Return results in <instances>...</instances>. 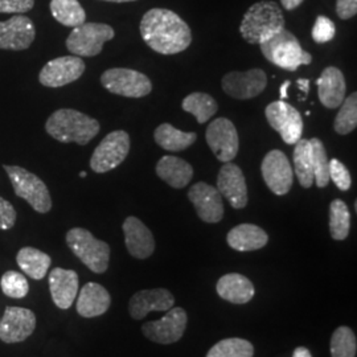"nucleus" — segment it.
Instances as JSON below:
<instances>
[{"label": "nucleus", "instance_id": "1", "mask_svg": "<svg viewBox=\"0 0 357 357\" xmlns=\"http://www.w3.org/2000/svg\"><path fill=\"white\" fill-rule=\"evenodd\" d=\"M139 31L144 43L160 54H176L191 45V28L178 13L166 8L144 13Z\"/></svg>", "mask_w": 357, "mask_h": 357}, {"label": "nucleus", "instance_id": "2", "mask_svg": "<svg viewBox=\"0 0 357 357\" xmlns=\"http://www.w3.org/2000/svg\"><path fill=\"white\" fill-rule=\"evenodd\" d=\"M100 122L73 109H60L48 118L45 130L53 139L61 143L88 144L98 132Z\"/></svg>", "mask_w": 357, "mask_h": 357}, {"label": "nucleus", "instance_id": "3", "mask_svg": "<svg viewBox=\"0 0 357 357\" xmlns=\"http://www.w3.org/2000/svg\"><path fill=\"white\" fill-rule=\"evenodd\" d=\"M284 28V16L278 3L262 0L243 15L240 32L249 44H262Z\"/></svg>", "mask_w": 357, "mask_h": 357}, {"label": "nucleus", "instance_id": "4", "mask_svg": "<svg viewBox=\"0 0 357 357\" xmlns=\"http://www.w3.org/2000/svg\"><path fill=\"white\" fill-rule=\"evenodd\" d=\"M259 47L268 61L284 70L295 72L299 66L312 63V56L303 51L298 38L286 28L259 44Z\"/></svg>", "mask_w": 357, "mask_h": 357}, {"label": "nucleus", "instance_id": "5", "mask_svg": "<svg viewBox=\"0 0 357 357\" xmlns=\"http://www.w3.org/2000/svg\"><path fill=\"white\" fill-rule=\"evenodd\" d=\"M66 243L77 258L96 274H102L109 268L110 246L96 238L89 230L73 228L66 233Z\"/></svg>", "mask_w": 357, "mask_h": 357}, {"label": "nucleus", "instance_id": "6", "mask_svg": "<svg viewBox=\"0 0 357 357\" xmlns=\"http://www.w3.org/2000/svg\"><path fill=\"white\" fill-rule=\"evenodd\" d=\"M3 168L8 174L17 197L24 199L38 213H48L51 211V193L41 178L23 167L3 166Z\"/></svg>", "mask_w": 357, "mask_h": 357}, {"label": "nucleus", "instance_id": "7", "mask_svg": "<svg viewBox=\"0 0 357 357\" xmlns=\"http://www.w3.org/2000/svg\"><path fill=\"white\" fill-rule=\"evenodd\" d=\"M114 36V29L107 24L84 23L73 28L66 38V48L73 56L94 57L102 52L103 44Z\"/></svg>", "mask_w": 357, "mask_h": 357}, {"label": "nucleus", "instance_id": "8", "mask_svg": "<svg viewBox=\"0 0 357 357\" xmlns=\"http://www.w3.org/2000/svg\"><path fill=\"white\" fill-rule=\"evenodd\" d=\"M101 84L110 93L128 98L146 97L153 90L149 77L128 68L107 69L101 76Z\"/></svg>", "mask_w": 357, "mask_h": 357}, {"label": "nucleus", "instance_id": "9", "mask_svg": "<svg viewBox=\"0 0 357 357\" xmlns=\"http://www.w3.org/2000/svg\"><path fill=\"white\" fill-rule=\"evenodd\" d=\"M130 153V137L123 130L107 134L97 146L90 159V168L96 174H105L114 169L128 158Z\"/></svg>", "mask_w": 357, "mask_h": 357}, {"label": "nucleus", "instance_id": "10", "mask_svg": "<svg viewBox=\"0 0 357 357\" xmlns=\"http://www.w3.org/2000/svg\"><path fill=\"white\" fill-rule=\"evenodd\" d=\"M187 323L188 317L185 310L181 307H172L162 319L144 323L142 326V332L153 343L172 344L183 337Z\"/></svg>", "mask_w": 357, "mask_h": 357}, {"label": "nucleus", "instance_id": "11", "mask_svg": "<svg viewBox=\"0 0 357 357\" xmlns=\"http://www.w3.org/2000/svg\"><path fill=\"white\" fill-rule=\"evenodd\" d=\"M206 143L217 159L222 163L231 162L240 147L238 132L228 118H217L206 128Z\"/></svg>", "mask_w": 357, "mask_h": 357}, {"label": "nucleus", "instance_id": "12", "mask_svg": "<svg viewBox=\"0 0 357 357\" xmlns=\"http://www.w3.org/2000/svg\"><path fill=\"white\" fill-rule=\"evenodd\" d=\"M268 125L280 132L282 139L287 144H295L302 139L303 121L301 113L284 101H274L265 110Z\"/></svg>", "mask_w": 357, "mask_h": 357}, {"label": "nucleus", "instance_id": "13", "mask_svg": "<svg viewBox=\"0 0 357 357\" xmlns=\"http://www.w3.org/2000/svg\"><path fill=\"white\" fill-rule=\"evenodd\" d=\"M36 328V315L23 307H6L0 320V340L13 344L26 340Z\"/></svg>", "mask_w": 357, "mask_h": 357}, {"label": "nucleus", "instance_id": "14", "mask_svg": "<svg viewBox=\"0 0 357 357\" xmlns=\"http://www.w3.org/2000/svg\"><path fill=\"white\" fill-rule=\"evenodd\" d=\"M85 72V63L78 56L53 59L41 69L38 81L47 88H61L77 81Z\"/></svg>", "mask_w": 357, "mask_h": 357}, {"label": "nucleus", "instance_id": "15", "mask_svg": "<svg viewBox=\"0 0 357 357\" xmlns=\"http://www.w3.org/2000/svg\"><path fill=\"white\" fill-rule=\"evenodd\" d=\"M262 178L270 191L278 196L289 193L294 183L293 167L289 159L280 150H273L266 153L261 165Z\"/></svg>", "mask_w": 357, "mask_h": 357}, {"label": "nucleus", "instance_id": "16", "mask_svg": "<svg viewBox=\"0 0 357 357\" xmlns=\"http://www.w3.org/2000/svg\"><path fill=\"white\" fill-rule=\"evenodd\" d=\"M222 90L236 100H250L268 86V76L262 69L230 72L222 78Z\"/></svg>", "mask_w": 357, "mask_h": 357}, {"label": "nucleus", "instance_id": "17", "mask_svg": "<svg viewBox=\"0 0 357 357\" xmlns=\"http://www.w3.org/2000/svg\"><path fill=\"white\" fill-rule=\"evenodd\" d=\"M36 36L32 20L16 15L7 22H0V50L24 51L31 47Z\"/></svg>", "mask_w": 357, "mask_h": 357}, {"label": "nucleus", "instance_id": "18", "mask_svg": "<svg viewBox=\"0 0 357 357\" xmlns=\"http://www.w3.org/2000/svg\"><path fill=\"white\" fill-rule=\"evenodd\" d=\"M188 199L196 208L199 217L204 222L216 224L222 220L224 217L222 196L213 185H209L203 181L196 183L195 185H192L191 190L188 192Z\"/></svg>", "mask_w": 357, "mask_h": 357}, {"label": "nucleus", "instance_id": "19", "mask_svg": "<svg viewBox=\"0 0 357 357\" xmlns=\"http://www.w3.org/2000/svg\"><path fill=\"white\" fill-rule=\"evenodd\" d=\"M217 191L234 209L245 208L248 204V187L241 168L230 162L221 167L217 178Z\"/></svg>", "mask_w": 357, "mask_h": 357}, {"label": "nucleus", "instance_id": "20", "mask_svg": "<svg viewBox=\"0 0 357 357\" xmlns=\"http://www.w3.org/2000/svg\"><path fill=\"white\" fill-rule=\"evenodd\" d=\"M175 305V298L166 289L142 290L132 295L128 303V312L131 318L141 320L151 311H168Z\"/></svg>", "mask_w": 357, "mask_h": 357}, {"label": "nucleus", "instance_id": "21", "mask_svg": "<svg viewBox=\"0 0 357 357\" xmlns=\"http://www.w3.org/2000/svg\"><path fill=\"white\" fill-rule=\"evenodd\" d=\"M125 243L128 252L138 259H146L151 257L155 250V240L153 233L139 218L130 216L123 222Z\"/></svg>", "mask_w": 357, "mask_h": 357}, {"label": "nucleus", "instance_id": "22", "mask_svg": "<svg viewBox=\"0 0 357 357\" xmlns=\"http://www.w3.org/2000/svg\"><path fill=\"white\" fill-rule=\"evenodd\" d=\"M50 290L53 303L61 310L70 308L78 294V275L75 270L54 268L50 273Z\"/></svg>", "mask_w": 357, "mask_h": 357}, {"label": "nucleus", "instance_id": "23", "mask_svg": "<svg viewBox=\"0 0 357 357\" xmlns=\"http://www.w3.org/2000/svg\"><path fill=\"white\" fill-rule=\"evenodd\" d=\"M112 305V296L100 283H86L77 298V312L82 318H97L103 315Z\"/></svg>", "mask_w": 357, "mask_h": 357}, {"label": "nucleus", "instance_id": "24", "mask_svg": "<svg viewBox=\"0 0 357 357\" xmlns=\"http://www.w3.org/2000/svg\"><path fill=\"white\" fill-rule=\"evenodd\" d=\"M317 85L319 88L318 97L320 102L327 109H336L344 101L347 85L344 75L340 69L335 66L326 68L317 79Z\"/></svg>", "mask_w": 357, "mask_h": 357}, {"label": "nucleus", "instance_id": "25", "mask_svg": "<svg viewBox=\"0 0 357 357\" xmlns=\"http://www.w3.org/2000/svg\"><path fill=\"white\" fill-rule=\"evenodd\" d=\"M217 294L233 305H245L255 296V284L245 275L230 273L221 277L216 286Z\"/></svg>", "mask_w": 357, "mask_h": 357}, {"label": "nucleus", "instance_id": "26", "mask_svg": "<svg viewBox=\"0 0 357 357\" xmlns=\"http://www.w3.org/2000/svg\"><path fill=\"white\" fill-rule=\"evenodd\" d=\"M156 175L166 181L172 188H184L191 183L193 178V168L191 165L178 156L167 155L156 165Z\"/></svg>", "mask_w": 357, "mask_h": 357}, {"label": "nucleus", "instance_id": "27", "mask_svg": "<svg viewBox=\"0 0 357 357\" xmlns=\"http://www.w3.org/2000/svg\"><path fill=\"white\" fill-rule=\"evenodd\" d=\"M227 241L237 252H253L268 243V233L253 224H241L230 230Z\"/></svg>", "mask_w": 357, "mask_h": 357}, {"label": "nucleus", "instance_id": "28", "mask_svg": "<svg viewBox=\"0 0 357 357\" xmlns=\"http://www.w3.org/2000/svg\"><path fill=\"white\" fill-rule=\"evenodd\" d=\"M16 262L23 273L35 281L43 280L51 268L52 259L50 255L38 249L26 246L19 250Z\"/></svg>", "mask_w": 357, "mask_h": 357}, {"label": "nucleus", "instance_id": "29", "mask_svg": "<svg viewBox=\"0 0 357 357\" xmlns=\"http://www.w3.org/2000/svg\"><path fill=\"white\" fill-rule=\"evenodd\" d=\"M153 138L162 149L176 153L192 146L197 139V135L196 132H184L169 123H163L155 130Z\"/></svg>", "mask_w": 357, "mask_h": 357}, {"label": "nucleus", "instance_id": "30", "mask_svg": "<svg viewBox=\"0 0 357 357\" xmlns=\"http://www.w3.org/2000/svg\"><path fill=\"white\" fill-rule=\"evenodd\" d=\"M293 158L295 175L299 180V184L303 188H311L314 184V169L310 141L299 139L296 142Z\"/></svg>", "mask_w": 357, "mask_h": 357}, {"label": "nucleus", "instance_id": "31", "mask_svg": "<svg viewBox=\"0 0 357 357\" xmlns=\"http://www.w3.org/2000/svg\"><path fill=\"white\" fill-rule=\"evenodd\" d=\"M52 16L65 26H78L85 23L86 13L78 0H52Z\"/></svg>", "mask_w": 357, "mask_h": 357}, {"label": "nucleus", "instance_id": "32", "mask_svg": "<svg viewBox=\"0 0 357 357\" xmlns=\"http://www.w3.org/2000/svg\"><path fill=\"white\" fill-rule=\"evenodd\" d=\"M181 107L184 112L191 113L199 123H205L208 122L213 115L217 113V102L215 101L213 97H211L206 93H192L190 96H187L183 103Z\"/></svg>", "mask_w": 357, "mask_h": 357}, {"label": "nucleus", "instance_id": "33", "mask_svg": "<svg viewBox=\"0 0 357 357\" xmlns=\"http://www.w3.org/2000/svg\"><path fill=\"white\" fill-rule=\"evenodd\" d=\"M351 229V212L343 200L336 199L330 205V233L336 241H343Z\"/></svg>", "mask_w": 357, "mask_h": 357}, {"label": "nucleus", "instance_id": "34", "mask_svg": "<svg viewBox=\"0 0 357 357\" xmlns=\"http://www.w3.org/2000/svg\"><path fill=\"white\" fill-rule=\"evenodd\" d=\"M255 347L240 337H229L213 345L206 357H253Z\"/></svg>", "mask_w": 357, "mask_h": 357}, {"label": "nucleus", "instance_id": "35", "mask_svg": "<svg viewBox=\"0 0 357 357\" xmlns=\"http://www.w3.org/2000/svg\"><path fill=\"white\" fill-rule=\"evenodd\" d=\"M311 144V156H312V169H314V181L319 188H326L330 183V160L327 156L326 147L323 142L318 138L310 139Z\"/></svg>", "mask_w": 357, "mask_h": 357}, {"label": "nucleus", "instance_id": "36", "mask_svg": "<svg viewBox=\"0 0 357 357\" xmlns=\"http://www.w3.org/2000/svg\"><path fill=\"white\" fill-rule=\"evenodd\" d=\"M339 107L340 110L335 118L333 128L337 134L347 135L357 126V93H352L348 98H344Z\"/></svg>", "mask_w": 357, "mask_h": 357}, {"label": "nucleus", "instance_id": "37", "mask_svg": "<svg viewBox=\"0 0 357 357\" xmlns=\"http://www.w3.org/2000/svg\"><path fill=\"white\" fill-rule=\"evenodd\" d=\"M331 357H356L357 340L349 327L336 328L331 337Z\"/></svg>", "mask_w": 357, "mask_h": 357}, {"label": "nucleus", "instance_id": "38", "mask_svg": "<svg viewBox=\"0 0 357 357\" xmlns=\"http://www.w3.org/2000/svg\"><path fill=\"white\" fill-rule=\"evenodd\" d=\"M0 287L1 291L13 299H22L26 298V294L29 291V284L26 277L19 271H6L0 280Z\"/></svg>", "mask_w": 357, "mask_h": 357}, {"label": "nucleus", "instance_id": "39", "mask_svg": "<svg viewBox=\"0 0 357 357\" xmlns=\"http://www.w3.org/2000/svg\"><path fill=\"white\" fill-rule=\"evenodd\" d=\"M335 33H336V28H335V23L332 22L331 19H328L327 16H323V15L317 17L315 24L312 28V38L315 43L326 44L335 38Z\"/></svg>", "mask_w": 357, "mask_h": 357}, {"label": "nucleus", "instance_id": "40", "mask_svg": "<svg viewBox=\"0 0 357 357\" xmlns=\"http://www.w3.org/2000/svg\"><path fill=\"white\" fill-rule=\"evenodd\" d=\"M330 166V178L340 191H348L352 185V178L348 168L337 159H331Z\"/></svg>", "mask_w": 357, "mask_h": 357}, {"label": "nucleus", "instance_id": "41", "mask_svg": "<svg viewBox=\"0 0 357 357\" xmlns=\"http://www.w3.org/2000/svg\"><path fill=\"white\" fill-rule=\"evenodd\" d=\"M35 0H0V13H24L33 8Z\"/></svg>", "mask_w": 357, "mask_h": 357}, {"label": "nucleus", "instance_id": "42", "mask_svg": "<svg viewBox=\"0 0 357 357\" xmlns=\"http://www.w3.org/2000/svg\"><path fill=\"white\" fill-rule=\"evenodd\" d=\"M16 222V211L10 202L0 197V229L8 230Z\"/></svg>", "mask_w": 357, "mask_h": 357}, {"label": "nucleus", "instance_id": "43", "mask_svg": "<svg viewBox=\"0 0 357 357\" xmlns=\"http://www.w3.org/2000/svg\"><path fill=\"white\" fill-rule=\"evenodd\" d=\"M336 13L342 20L356 16L357 0H336Z\"/></svg>", "mask_w": 357, "mask_h": 357}, {"label": "nucleus", "instance_id": "44", "mask_svg": "<svg viewBox=\"0 0 357 357\" xmlns=\"http://www.w3.org/2000/svg\"><path fill=\"white\" fill-rule=\"evenodd\" d=\"M305 0H281V4L283 8H286L287 11H293L295 8H298Z\"/></svg>", "mask_w": 357, "mask_h": 357}, {"label": "nucleus", "instance_id": "45", "mask_svg": "<svg viewBox=\"0 0 357 357\" xmlns=\"http://www.w3.org/2000/svg\"><path fill=\"white\" fill-rule=\"evenodd\" d=\"M293 357H312L311 356V352L307 349L306 347H298L295 351H294Z\"/></svg>", "mask_w": 357, "mask_h": 357}, {"label": "nucleus", "instance_id": "46", "mask_svg": "<svg viewBox=\"0 0 357 357\" xmlns=\"http://www.w3.org/2000/svg\"><path fill=\"white\" fill-rule=\"evenodd\" d=\"M296 84H298L299 89L303 90L305 94L308 93V90H310V81H308L307 78H299V79L296 81Z\"/></svg>", "mask_w": 357, "mask_h": 357}, {"label": "nucleus", "instance_id": "47", "mask_svg": "<svg viewBox=\"0 0 357 357\" xmlns=\"http://www.w3.org/2000/svg\"><path fill=\"white\" fill-rule=\"evenodd\" d=\"M290 85H291V82L290 81H284L283 84H282L281 86V100H286L287 98V89L290 88Z\"/></svg>", "mask_w": 357, "mask_h": 357}, {"label": "nucleus", "instance_id": "48", "mask_svg": "<svg viewBox=\"0 0 357 357\" xmlns=\"http://www.w3.org/2000/svg\"><path fill=\"white\" fill-rule=\"evenodd\" d=\"M103 1H112V3H128V1H135V0H103Z\"/></svg>", "mask_w": 357, "mask_h": 357}, {"label": "nucleus", "instance_id": "49", "mask_svg": "<svg viewBox=\"0 0 357 357\" xmlns=\"http://www.w3.org/2000/svg\"><path fill=\"white\" fill-rule=\"evenodd\" d=\"M79 176H81V178H86V172H85V171H81Z\"/></svg>", "mask_w": 357, "mask_h": 357}]
</instances>
